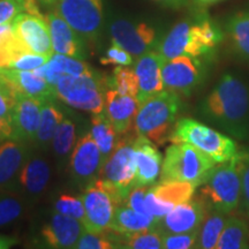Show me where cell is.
<instances>
[{
	"label": "cell",
	"mask_w": 249,
	"mask_h": 249,
	"mask_svg": "<svg viewBox=\"0 0 249 249\" xmlns=\"http://www.w3.org/2000/svg\"><path fill=\"white\" fill-rule=\"evenodd\" d=\"M12 28L31 53L50 57L54 53L46 18L23 12L14 18Z\"/></svg>",
	"instance_id": "cell-16"
},
{
	"label": "cell",
	"mask_w": 249,
	"mask_h": 249,
	"mask_svg": "<svg viewBox=\"0 0 249 249\" xmlns=\"http://www.w3.org/2000/svg\"><path fill=\"white\" fill-rule=\"evenodd\" d=\"M205 76V67L198 57H180L167 59L161 67L164 88L174 92L189 95L202 83Z\"/></svg>",
	"instance_id": "cell-11"
},
{
	"label": "cell",
	"mask_w": 249,
	"mask_h": 249,
	"mask_svg": "<svg viewBox=\"0 0 249 249\" xmlns=\"http://www.w3.org/2000/svg\"><path fill=\"white\" fill-rule=\"evenodd\" d=\"M164 61L165 59L158 50H152L136 59L134 71L139 81L138 99L140 103L165 90L161 77Z\"/></svg>",
	"instance_id": "cell-20"
},
{
	"label": "cell",
	"mask_w": 249,
	"mask_h": 249,
	"mask_svg": "<svg viewBox=\"0 0 249 249\" xmlns=\"http://www.w3.org/2000/svg\"><path fill=\"white\" fill-rule=\"evenodd\" d=\"M24 8L17 0H0V24H12Z\"/></svg>",
	"instance_id": "cell-45"
},
{
	"label": "cell",
	"mask_w": 249,
	"mask_h": 249,
	"mask_svg": "<svg viewBox=\"0 0 249 249\" xmlns=\"http://www.w3.org/2000/svg\"><path fill=\"white\" fill-rule=\"evenodd\" d=\"M64 113L54 103H52V99L45 101L43 103L42 113H40V123L35 142L39 147L46 148L52 142L55 129L59 126V124L64 120Z\"/></svg>",
	"instance_id": "cell-31"
},
{
	"label": "cell",
	"mask_w": 249,
	"mask_h": 249,
	"mask_svg": "<svg viewBox=\"0 0 249 249\" xmlns=\"http://www.w3.org/2000/svg\"><path fill=\"white\" fill-rule=\"evenodd\" d=\"M120 235V248L160 249L163 248V231L160 227L147 231Z\"/></svg>",
	"instance_id": "cell-33"
},
{
	"label": "cell",
	"mask_w": 249,
	"mask_h": 249,
	"mask_svg": "<svg viewBox=\"0 0 249 249\" xmlns=\"http://www.w3.org/2000/svg\"><path fill=\"white\" fill-rule=\"evenodd\" d=\"M170 142L194 145L213 158L217 164L231 160L238 154L236 144L231 136L191 118H183L177 121Z\"/></svg>",
	"instance_id": "cell-6"
},
{
	"label": "cell",
	"mask_w": 249,
	"mask_h": 249,
	"mask_svg": "<svg viewBox=\"0 0 249 249\" xmlns=\"http://www.w3.org/2000/svg\"><path fill=\"white\" fill-rule=\"evenodd\" d=\"M29 157L24 142L6 141L0 145V187H4L22 170Z\"/></svg>",
	"instance_id": "cell-24"
},
{
	"label": "cell",
	"mask_w": 249,
	"mask_h": 249,
	"mask_svg": "<svg viewBox=\"0 0 249 249\" xmlns=\"http://www.w3.org/2000/svg\"><path fill=\"white\" fill-rule=\"evenodd\" d=\"M112 88L123 95L138 97L139 81L135 71L127 66H117L111 77Z\"/></svg>",
	"instance_id": "cell-37"
},
{
	"label": "cell",
	"mask_w": 249,
	"mask_h": 249,
	"mask_svg": "<svg viewBox=\"0 0 249 249\" xmlns=\"http://www.w3.org/2000/svg\"><path fill=\"white\" fill-rule=\"evenodd\" d=\"M223 1V0H195V4L201 8H205V7H209V6H213L217 2Z\"/></svg>",
	"instance_id": "cell-51"
},
{
	"label": "cell",
	"mask_w": 249,
	"mask_h": 249,
	"mask_svg": "<svg viewBox=\"0 0 249 249\" xmlns=\"http://www.w3.org/2000/svg\"><path fill=\"white\" fill-rule=\"evenodd\" d=\"M217 163L188 143H173L165 152L160 181L189 182L200 187Z\"/></svg>",
	"instance_id": "cell-5"
},
{
	"label": "cell",
	"mask_w": 249,
	"mask_h": 249,
	"mask_svg": "<svg viewBox=\"0 0 249 249\" xmlns=\"http://www.w3.org/2000/svg\"><path fill=\"white\" fill-rule=\"evenodd\" d=\"M51 57L45 54L38 53H24L18 57L13 64L11 65L9 68H14V70L20 71H35L37 68L44 66L48 64Z\"/></svg>",
	"instance_id": "cell-43"
},
{
	"label": "cell",
	"mask_w": 249,
	"mask_h": 249,
	"mask_svg": "<svg viewBox=\"0 0 249 249\" xmlns=\"http://www.w3.org/2000/svg\"><path fill=\"white\" fill-rule=\"evenodd\" d=\"M104 82L92 75H62L55 85V95L71 107L89 112L103 113L105 107Z\"/></svg>",
	"instance_id": "cell-8"
},
{
	"label": "cell",
	"mask_w": 249,
	"mask_h": 249,
	"mask_svg": "<svg viewBox=\"0 0 249 249\" xmlns=\"http://www.w3.org/2000/svg\"><path fill=\"white\" fill-rule=\"evenodd\" d=\"M149 189V186H136L130 191L128 197L126 200V204L135 210L136 213L142 214H150L145 208V195ZM151 216V214H150Z\"/></svg>",
	"instance_id": "cell-44"
},
{
	"label": "cell",
	"mask_w": 249,
	"mask_h": 249,
	"mask_svg": "<svg viewBox=\"0 0 249 249\" xmlns=\"http://www.w3.org/2000/svg\"><path fill=\"white\" fill-rule=\"evenodd\" d=\"M229 214L210 211L205 216L203 223L198 231V239L196 248L214 249L217 247L218 240L225 227Z\"/></svg>",
	"instance_id": "cell-32"
},
{
	"label": "cell",
	"mask_w": 249,
	"mask_h": 249,
	"mask_svg": "<svg viewBox=\"0 0 249 249\" xmlns=\"http://www.w3.org/2000/svg\"><path fill=\"white\" fill-rule=\"evenodd\" d=\"M196 186L189 182L160 181L149 187L145 195V208L157 219L166 216L176 205L192 200Z\"/></svg>",
	"instance_id": "cell-13"
},
{
	"label": "cell",
	"mask_w": 249,
	"mask_h": 249,
	"mask_svg": "<svg viewBox=\"0 0 249 249\" xmlns=\"http://www.w3.org/2000/svg\"><path fill=\"white\" fill-rule=\"evenodd\" d=\"M23 205L15 197L0 198V227L13 223L20 218Z\"/></svg>",
	"instance_id": "cell-40"
},
{
	"label": "cell",
	"mask_w": 249,
	"mask_h": 249,
	"mask_svg": "<svg viewBox=\"0 0 249 249\" xmlns=\"http://www.w3.org/2000/svg\"><path fill=\"white\" fill-rule=\"evenodd\" d=\"M198 231L187 233H163V248L165 249H188L196 248Z\"/></svg>",
	"instance_id": "cell-39"
},
{
	"label": "cell",
	"mask_w": 249,
	"mask_h": 249,
	"mask_svg": "<svg viewBox=\"0 0 249 249\" xmlns=\"http://www.w3.org/2000/svg\"><path fill=\"white\" fill-rule=\"evenodd\" d=\"M55 6L57 13L81 38H97L103 24V0H58Z\"/></svg>",
	"instance_id": "cell-9"
},
{
	"label": "cell",
	"mask_w": 249,
	"mask_h": 249,
	"mask_svg": "<svg viewBox=\"0 0 249 249\" xmlns=\"http://www.w3.org/2000/svg\"><path fill=\"white\" fill-rule=\"evenodd\" d=\"M17 1H18L23 6L24 12H26V13L37 15V17H43V15L40 14L38 6H37L36 0H17Z\"/></svg>",
	"instance_id": "cell-48"
},
{
	"label": "cell",
	"mask_w": 249,
	"mask_h": 249,
	"mask_svg": "<svg viewBox=\"0 0 249 249\" xmlns=\"http://www.w3.org/2000/svg\"><path fill=\"white\" fill-rule=\"evenodd\" d=\"M134 139H121L116 150L103 165L99 179L113 183L124 194L129 195L136 187V164L134 156Z\"/></svg>",
	"instance_id": "cell-10"
},
{
	"label": "cell",
	"mask_w": 249,
	"mask_h": 249,
	"mask_svg": "<svg viewBox=\"0 0 249 249\" xmlns=\"http://www.w3.org/2000/svg\"><path fill=\"white\" fill-rule=\"evenodd\" d=\"M48 64L52 71L61 74V75L81 76L92 75L93 74V71L90 70L85 61H82L79 58L70 57V55L53 53Z\"/></svg>",
	"instance_id": "cell-34"
},
{
	"label": "cell",
	"mask_w": 249,
	"mask_h": 249,
	"mask_svg": "<svg viewBox=\"0 0 249 249\" xmlns=\"http://www.w3.org/2000/svg\"><path fill=\"white\" fill-rule=\"evenodd\" d=\"M249 248V227L244 219L229 217L216 249Z\"/></svg>",
	"instance_id": "cell-29"
},
{
	"label": "cell",
	"mask_w": 249,
	"mask_h": 249,
	"mask_svg": "<svg viewBox=\"0 0 249 249\" xmlns=\"http://www.w3.org/2000/svg\"><path fill=\"white\" fill-rule=\"evenodd\" d=\"M152 1L157 2V4H160L161 6H165V7L178 8L187 4L188 0H152Z\"/></svg>",
	"instance_id": "cell-49"
},
{
	"label": "cell",
	"mask_w": 249,
	"mask_h": 249,
	"mask_svg": "<svg viewBox=\"0 0 249 249\" xmlns=\"http://www.w3.org/2000/svg\"><path fill=\"white\" fill-rule=\"evenodd\" d=\"M43 101L17 92V101L11 112L12 140L20 142L35 141L40 123Z\"/></svg>",
	"instance_id": "cell-15"
},
{
	"label": "cell",
	"mask_w": 249,
	"mask_h": 249,
	"mask_svg": "<svg viewBox=\"0 0 249 249\" xmlns=\"http://www.w3.org/2000/svg\"><path fill=\"white\" fill-rule=\"evenodd\" d=\"M132 62L133 55L116 42H112L111 46L105 52L104 57L101 59V64L105 65V66H107V65L129 66V65H132Z\"/></svg>",
	"instance_id": "cell-41"
},
{
	"label": "cell",
	"mask_w": 249,
	"mask_h": 249,
	"mask_svg": "<svg viewBox=\"0 0 249 249\" xmlns=\"http://www.w3.org/2000/svg\"><path fill=\"white\" fill-rule=\"evenodd\" d=\"M54 211L75 218L82 223L86 219V209L82 197H76V196L70 194H62L59 196L54 203Z\"/></svg>",
	"instance_id": "cell-38"
},
{
	"label": "cell",
	"mask_w": 249,
	"mask_h": 249,
	"mask_svg": "<svg viewBox=\"0 0 249 249\" xmlns=\"http://www.w3.org/2000/svg\"><path fill=\"white\" fill-rule=\"evenodd\" d=\"M138 97L123 95L116 89H108L105 92V112L112 126L120 135H128L134 129V118L139 110Z\"/></svg>",
	"instance_id": "cell-22"
},
{
	"label": "cell",
	"mask_w": 249,
	"mask_h": 249,
	"mask_svg": "<svg viewBox=\"0 0 249 249\" xmlns=\"http://www.w3.org/2000/svg\"><path fill=\"white\" fill-rule=\"evenodd\" d=\"M90 133L97 143L99 150L102 152L103 160L105 163L119 144L121 140L119 138L120 134L114 129L107 117L103 113L92 114Z\"/></svg>",
	"instance_id": "cell-27"
},
{
	"label": "cell",
	"mask_w": 249,
	"mask_h": 249,
	"mask_svg": "<svg viewBox=\"0 0 249 249\" xmlns=\"http://www.w3.org/2000/svg\"><path fill=\"white\" fill-rule=\"evenodd\" d=\"M223 38L219 27L209 18L202 17L177 23L160 40L157 50L165 60L180 55L202 57L213 51Z\"/></svg>",
	"instance_id": "cell-2"
},
{
	"label": "cell",
	"mask_w": 249,
	"mask_h": 249,
	"mask_svg": "<svg viewBox=\"0 0 249 249\" xmlns=\"http://www.w3.org/2000/svg\"><path fill=\"white\" fill-rule=\"evenodd\" d=\"M201 114L231 138H249V85L240 76H222L201 104Z\"/></svg>",
	"instance_id": "cell-1"
},
{
	"label": "cell",
	"mask_w": 249,
	"mask_h": 249,
	"mask_svg": "<svg viewBox=\"0 0 249 249\" xmlns=\"http://www.w3.org/2000/svg\"><path fill=\"white\" fill-rule=\"evenodd\" d=\"M0 82L5 83L15 92L24 93L43 102L57 97L54 87L36 71L0 68Z\"/></svg>",
	"instance_id": "cell-17"
},
{
	"label": "cell",
	"mask_w": 249,
	"mask_h": 249,
	"mask_svg": "<svg viewBox=\"0 0 249 249\" xmlns=\"http://www.w3.org/2000/svg\"><path fill=\"white\" fill-rule=\"evenodd\" d=\"M15 101H17V92L5 83L0 82V117L11 116Z\"/></svg>",
	"instance_id": "cell-46"
},
{
	"label": "cell",
	"mask_w": 249,
	"mask_h": 249,
	"mask_svg": "<svg viewBox=\"0 0 249 249\" xmlns=\"http://www.w3.org/2000/svg\"><path fill=\"white\" fill-rule=\"evenodd\" d=\"M17 242H18V240L15 238L0 234V249H8V248L13 247Z\"/></svg>",
	"instance_id": "cell-50"
},
{
	"label": "cell",
	"mask_w": 249,
	"mask_h": 249,
	"mask_svg": "<svg viewBox=\"0 0 249 249\" xmlns=\"http://www.w3.org/2000/svg\"><path fill=\"white\" fill-rule=\"evenodd\" d=\"M110 31L112 42L118 43L136 59L160 45L157 30L147 22L118 18L112 22Z\"/></svg>",
	"instance_id": "cell-12"
},
{
	"label": "cell",
	"mask_w": 249,
	"mask_h": 249,
	"mask_svg": "<svg viewBox=\"0 0 249 249\" xmlns=\"http://www.w3.org/2000/svg\"><path fill=\"white\" fill-rule=\"evenodd\" d=\"M75 124L71 119L64 118L52 138V147H53L55 155L59 157H66L75 147Z\"/></svg>",
	"instance_id": "cell-35"
},
{
	"label": "cell",
	"mask_w": 249,
	"mask_h": 249,
	"mask_svg": "<svg viewBox=\"0 0 249 249\" xmlns=\"http://www.w3.org/2000/svg\"><path fill=\"white\" fill-rule=\"evenodd\" d=\"M12 138V124L9 117H0V141Z\"/></svg>",
	"instance_id": "cell-47"
},
{
	"label": "cell",
	"mask_w": 249,
	"mask_h": 249,
	"mask_svg": "<svg viewBox=\"0 0 249 249\" xmlns=\"http://www.w3.org/2000/svg\"><path fill=\"white\" fill-rule=\"evenodd\" d=\"M136 164V186H151L160 176L163 157L156 144L144 136L134 138Z\"/></svg>",
	"instance_id": "cell-21"
},
{
	"label": "cell",
	"mask_w": 249,
	"mask_h": 249,
	"mask_svg": "<svg viewBox=\"0 0 249 249\" xmlns=\"http://www.w3.org/2000/svg\"><path fill=\"white\" fill-rule=\"evenodd\" d=\"M241 213L249 217V152H241Z\"/></svg>",
	"instance_id": "cell-42"
},
{
	"label": "cell",
	"mask_w": 249,
	"mask_h": 249,
	"mask_svg": "<svg viewBox=\"0 0 249 249\" xmlns=\"http://www.w3.org/2000/svg\"><path fill=\"white\" fill-rule=\"evenodd\" d=\"M104 160L102 152L92 138L91 133H87L75 143L71 155V174L76 181L90 183L98 179Z\"/></svg>",
	"instance_id": "cell-14"
},
{
	"label": "cell",
	"mask_w": 249,
	"mask_h": 249,
	"mask_svg": "<svg viewBox=\"0 0 249 249\" xmlns=\"http://www.w3.org/2000/svg\"><path fill=\"white\" fill-rule=\"evenodd\" d=\"M51 170L45 158L39 156L28 157L26 164L18 173L20 183L30 194L44 192L50 181Z\"/></svg>",
	"instance_id": "cell-26"
},
{
	"label": "cell",
	"mask_w": 249,
	"mask_h": 249,
	"mask_svg": "<svg viewBox=\"0 0 249 249\" xmlns=\"http://www.w3.org/2000/svg\"><path fill=\"white\" fill-rule=\"evenodd\" d=\"M40 1H43L46 5H53L58 1V0H40Z\"/></svg>",
	"instance_id": "cell-52"
},
{
	"label": "cell",
	"mask_w": 249,
	"mask_h": 249,
	"mask_svg": "<svg viewBox=\"0 0 249 249\" xmlns=\"http://www.w3.org/2000/svg\"><path fill=\"white\" fill-rule=\"evenodd\" d=\"M208 210L200 200H189L173 208L160 219L163 233H187L200 230Z\"/></svg>",
	"instance_id": "cell-18"
},
{
	"label": "cell",
	"mask_w": 249,
	"mask_h": 249,
	"mask_svg": "<svg viewBox=\"0 0 249 249\" xmlns=\"http://www.w3.org/2000/svg\"><path fill=\"white\" fill-rule=\"evenodd\" d=\"M241 200V152L217 164L200 186V201L209 211L232 213Z\"/></svg>",
	"instance_id": "cell-4"
},
{
	"label": "cell",
	"mask_w": 249,
	"mask_h": 249,
	"mask_svg": "<svg viewBox=\"0 0 249 249\" xmlns=\"http://www.w3.org/2000/svg\"><path fill=\"white\" fill-rule=\"evenodd\" d=\"M48 21L50 36H51L52 48L54 53L70 55L74 58H83L82 40L79 34L66 22L64 18L57 12H52L46 17Z\"/></svg>",
	"instance_id": "cell-23"
},
{
	"label": "cell",
	"mask_w": 249,
	"mask_h": 249,
	"mask_svg": "<svg viewBox=\"0 0 249 249\" xmlns=\"http://www.w3.org/2000/svg\"><path fill=\"white\" fill-rule=\"evenodd\" d=\"M86 231L81 220L54 211L49 223L42 229V236L52 248H75Z\"/></svg>",
	"instance_id": "cell-19"
},
{
	"label": "cell",
	"mask_w": 249,
	"mask_h": 249,
	"mask_svg": "<svg viewBox=\"0 0 249 249\" xmlns=\"http://www.w3.org/2000/svg\"><path fill=\"white\" fill-rule=\"evenodd\" d=\"M24 53L31 52L14 33L12 24H0V68H9Z\"/></svg>",
	"instance_id": "cell-30"
},
{
	"label": "cell",
	"mask_w": 249,
	"mask_h": 249,
	"mask_svg": "<svg viewBox=\"0 0 249 249\" xmlns=\"http://www.w3.org/2000/svg\"><path fill=\"white\" fill-rule=\"evenodd\" d=\"M226 33L234 51L249 61V11L233 14L226 22Z\"/></svg>",
	"instance_id": "cell-28"
},
{
	"label": "cell",
	"mask_w": 249,
	"mask_h": 249,
	"mask_svg": "<svg viewBox=\"0 0 249 249\" xmlns=\"http://www.w3.org/2000/svg\"><path fill=\"white\" fill-rule=\"evenodd\" d=\"M77 249H113L120 248L119 233L107 230L104 232L93 233L86 231L77 241Z\"/></svg>",
	"instance_id": "cell-36"
},
{
	"label": "cell",
	"mask_w": 249,
	"mask_h": 249,
	"mask_svg": "<svg viewBox=\"0 0 249 249\" xmlns=\"http://www.w3.org/2000/svg\"><path fill=\"white\" fill-rule=\"evenodd\" d=\"M160 219H157L150 214L136 213L126 203H124L114 213L110 230L119 234H130V233L156 229L160 225Z\"/></svg>",
	"instance_id": "cell-25"
},
{
	"label": "cell",
	"mask_w": 249,
	"mask_h": 249,
	"mask_svg": "<svg viewBox=\"0 0 249 249\" xmlns=\"http://www.w3.org/2000/svg\"><path fill=\"white\" fill-rule=\"evenodd\" d=\"M81 197L86 209L83 225L88 232L99 233L110 229L114 213L126 203L128 195L113 183L98 178L88 183Z\"/></svg>",
	"instance_id": "cell-7"
},
{
	"label": "cell",
	"mask_w": 249,
	"mask_h": 249,
	"mask_svg": "<svg viewBox=\"0 0 249 249\" xmlns=\"http://www.w3.org/2000/svg\"><path fill=\"white\" fill-rule=\"evenodd\" d=\"M179 108L180 99L177 92L165 89L156 93L140 103L134 118V132L149 139L155 144H164L170 141Z\"/></svg>",
	"instance_id": "cell-3"
}]
</instances>
